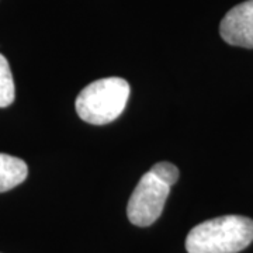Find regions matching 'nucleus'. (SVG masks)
Returning <instances> with one entry per match:
<instances>
[{"label": "nucleus", "mask_w": 253, "mask_h": 253, "mask_svg": "<svg viewBox=\"0 0 253 253\" xmlns=\"http://www.w3.org/2000/svg\"><path fill=\"white\" fill-rule=\"evenodd\" d=\"M252 242L253 219L224 215L194 226L186 238V249L189 253H239Z\"/></svg>", "instance_id": "nucleus-1"}, {"label": "nucleus", "mask_w": 253, "mask_h": 253, "mask_svg": "<svg viewBox=\"0 0 253 253\" xmlns=\"http://www.w3.org/2000/svg\"><path fill=\"white\" fill-rule=\"evenodd\" d=\"M129 84L123 78L91 82L76 97L78 116L93 126H104L118 118L129 97Z\"/></svg>", "instance_id": "nucleus-2"}, {"label": "nucleus", "mask_w": 253, "mask_h": 253, "mask_svg": "<svg viewBox=\"0 0 253 253\" xmlns=\"http://www.w3.org/2000/svg\"><path fill=\"white\" fill-rule=\"evenodd\" d=\"M170 187L154 170L145 173L128 201L126 215L129 222L136 226L152 225L162 214Z\"/></svg>", "instance_id": "nucleus-3"}, {"label": "nucleus", "mask_w": 253, "mask_h": 253, "mask_svg": "<svg viewBox=\"0 0 253 253\" xmlns=\"http://www.w3.org/2000/svg\"><path fill=\"white\" fill-rule=\"evenodd\" d=\"M219 34L229 45L253 48V0H248L226 13Z\"/></svg>", "instance_id": "nucleus-4"}, {"label": "nucleus", "mask_w": 253, "mask_h": 253, "mask_svg": "<svg viewBox=\"0 0 253 253\" xmlns=\"http://www.w3.org/2000/svg\"><path fill=\"white\" fill-rule=\"evenodd\" d=\"M28 168L23 159L0 154V193L9 191L27 179Z\"/></svg>", "instance_id": "nucleus-5"}, {"label": "nucleus", "mask_w": 253, "mask_h": 253, "mask_svg": "<svg viewBox=\"0 0 253 253\" xmlns=\"http://www.w3.org/2000/svg\"><path fill=\"white\" fill-rule=\"evenodd\" d=\"M16 89L7 59L0 54V109L9 107L14 101Z\"/></svg>", "instance_id": "nucleus-6"}, {"label": "nucleus", "mask_w": 253, "mask_h": 253, "mask_svg": "<svg viewBox=\"0 0 253 253\" xmlns=\"http://www.w3.org/2000/svg\"><path fill=\"white\" fill-rule=\"evenodd\" d=\"M151 170H154L162 180H165L166 183H169L170 186H173L177 179H179V169L173 165V163L169 162H159L154 165L151 168Z\"/></svg>", "instance_id": "nucleus-7"}]
</instances>
